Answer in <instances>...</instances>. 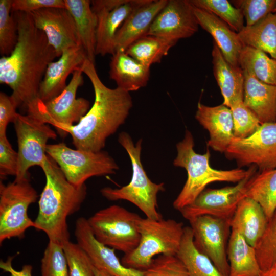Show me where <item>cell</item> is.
<instances>
[{"label": "cell", "mask_w": 276, "mask_h": 276, "mask_svg": "<svg viewBox=\"0 0 276 276\" xmlns=\"http://www.w3.org/2000/svg\"><path fill=\"white\" fill-rule=\"evenodd\" d=\"M17 28L12 52L0 59V83L9 86L11 95L26 108L38 99L40 83L50 63L57 57L45 34L35 26L30 13L13 12Z\"/></svg>", "instance_id": "1"}, {"label": "cell", "mask_w": 276, "mask_h": 276, "mask_svg": "<svg viewBox=\"0 0 276 276\" xmlns=\"http://www.w3.org/2000/svg\"><path fill=\"white\" fill-rule=\"evenodd\" d=\"M81 68L92 84L94 104L78 123L57 130L70 134L76 149L99 152L105 147L107 139L125 123L132 100L129 92L118 87H107L100 79L95 64L88 59Z\"/></svg>", "instance_id": "2"}, {"label": "cell", "mask_w": 276, "mask_h": 276, "mask_svg": "<svg viewBox=\"0 0 276 276\" xmlns=\"http://www.w3.org/2000/svg\"><path fill=\"white\" fill-rule=\"evenodd\" d=\"M41 168L45 184L39 197L35 228L44 232L49 241L62 245L70 240L67 217L79 210L87 188L85 184L76 186L70 183L48 155Z\"/></svg>", "instance_id": "3"}, {"label": "cell", "mask_w": 276, "mask_h": 276, "mask_svg": "<svg viewBox=\"0 0 276 276\" xmlns=\"http://www.w3.org/2000/svg\"><path fill=\"white\" fill-rule=\"evenodd\" d=\"M194 146L193 135L186 130L183 139L176 145L177 154L173 162L175 166L183 168L187 172V180L173 203L178 211L192 203L209 184L216 181L238 182L251 170V166L247 170L215 169L210 165L209 150L201 154L194 151Z\"/></svg>", "instance_id": "4"}, {"label": "cell", "mask_w": 276, "mask_h": 276, "mask_svg": "<svg viewBox=\"0 0 276 276\" xmlns=\"http://www.w3.org/2000/svg\"><path fill=\"white\" fill-rule=\"evenodd\" d=\"M118 142L127 152L131 160L132 174L128 184L120 188H103L102 195L110 201L124 200L136 206L146 217L159 220L163 216L157 210V195L165 191L164 183H156L148 177L141 160L142 139L135 144L126 132H121Z\"/></svg>", "instance_id": "5"}, {"label": "cell", "mask_w": 276, "mask_h": 276, "mask_svg": "<svg viewBox=\"0 0 276 276\" xmlns=\"http://www.w3.org/2000/svg\"><path fill=\"white\" fill-rule=\"evenodd\" d=\"M182 222L173 219H140V240L137 247L125 254L121 262L128 268L146 270L156 255H176L184 232Z\"/></svg>", "instance_id": "6"}, {"label": "cell", "mask_w": 276, "mask_h": 276, "mask_svg": "<svg viewBox=\"0 0 276 276\" xmlns=\"http://www.w3.org/2000/svg\"><path fill=\"white\" fill-rule=\"evenodd\" d=\"M141 217L124 208L112 205L102 209L88 219L93 233L100 242L127 254L138 245Z\"/></svg>", "instance_id": "7"}, {"label": "cell", "mask_w": 276, "mask_h": 276, "mask_svg": "<svg viewBox=\"0 0 276 276\" xmlns=\"http://www.w3.org/2000/svg\"><path fill=\"white\" fill-rule=\"evenodd\" d=\"M38 197L29 177L5 185L0 183V244L13 238H22L27 229L35 227L29 217V206Z\"/></svg>", "instance_id": "8"}, {"label": "cell", "mask_w": 276, "mask_h": 276, "mask_svg": "<svg viewBox=\"0 0 276 276\" xmlns=\"http://www.w3.org/2000/svg\"><path fill=\"white\" fill-rule=\"evenodd\" d=\"M47 154L58 165L67 180L76 186L85 185L93 176L115 174L119 166L104 151L92 152L73 149L65 143L48 144Z\"/></svg>", "instance_id": "9"}, {"label": "cell", "mask_w": 276, "mask_h": 276, "mask_svg": "<svg viewBox=\"0 0 276 276\" xmlns=\"http://www.w3.org/2000/svg\"><path fill=\"white\" fill-rule=\"evenodd\" d=\"M81 67L76 70L62 92L45 102L38 99L27 108L28 114L54 126L57 130L79 122L90 109V102L83 98H76L79 87L83 84Z\"/></svg>", "instance_id": "10"}, {"label": "cell", "mask_w": 276, "mask_h": 276, "mask_svg": "<svg viewBox=\"0 0 276 276\" xmlns=\"http://www.w3.org/2000/svg\"><path fill=\"white\" fill-rule=\"evenodd\" d=\"M13 123L18 144V164L15 179L29 177L28 170L33 166L41 167L47 156L49 140L57 134L49 124L30 116L17 113Z\"/></svg>", "instance_id": "11"}, {"label": "cell", "mask_w": 276, "mask_h": 276, "mask_svg": "<svg viewBox=\"0 0 276 276\" xmlns=\"http://www.w3.org/2000/svg\"><path fill=\"white\" fill-rule=\"evenodd\" d=\"M224 154L239 168L255 166L259 172L275 169L276 122L262 124L247 137H234Z\"/></svg>", "instance_id": "12"}, {"label": "cell", "mask_w": 276, "mask_h": 276, "mask_svg": "<svg viewBox=\"0 0 276 276\" xmlns=\"http://www.w3.org/2000/svg\"><path fill=\"white\" fill-rule=\"evenodd\" d=\"M257 170L255 166H251L248 175L235 186L204 190L192 203L179 212L189 221L203 215L232 218L238 204L246 197L248 185Z\"/></svg>", "instance_id": "13"}, {"label": "cell", "mask_w": 276, "mask_h": 276, "mask_svg": "<svg viewBox=\"0 0 276 276\" xmlns=\"http://www.w3.org/2000/svg\"><path fill=\"white\" fill-rule=\"evenodd\" d=\"M231 219L203 215L189 221L195 246L212 261L224 276L229 274L227 248L231 233Z\"/></svg>", "instance_id": "14"}, {"label": "cell", "mask_w": 276, "mask_h": 276, "mask_svg": "<svg viewBox=\"0 0 276 276\" xmlns=\"http://www.w3.org/2000/svg\"><path fill=\"white\" fill-rule=\"evenodd\" d=\"M190 1L169 0L152 23L147 35L177 42L196 33L199 24Z\"/></svg>", "instance_id": "15"}, {"label": "cell", "mask_w": 276, "mask_h": 276, "mask_svg": "<svg viewBox=\"0 0 276 276\" xmlns=\"http://www.w3.org/2000/svg\"><path fill=\"white\" fill-rule=\"evenodd\" d=\"M59 57L67 48L81 45L74 19L66 8H43L30 13Z\"/></svg>", "instance_id": "16"}, {"label": "cell", "mask_w": 276, "mask_h": 276, "mask_svg": "<svg viewBox=\"0 0 276 276\" xmlns=\"http://www.w3.org/2000/svg\"><path fill=\"white\" fill-rule=\"evenodd\" d=\"M74 235L77 243L87 255L95 267L113 276H143V271L124 266L114 249L97 240L85 218L81 217L76 220Z\"/></svg>", "instance_id": "17"}, {"label": "cell", "mask_w": 276, "mask_h": 276, "mask_svg": "<svg viewBox=\"0 0 276 276\" xmlns=\"http://www.w3.org/2000/svg\"><path fill=\"white\" fill-rule=\"evenodd\" d=\"M87 59L82 45L64 50L58 60L48 65L39 86V99L45 103L60 94L67 86L68 75L81 67Z\"/></svg>", "instance_id": "18"}, {"label": "cell", "mask_w": 276, "mask_h": 276, "mask_svg": "<svg viewBox=\"0 0 276 276\" xmlns=\"http://www.w3.org/2000/svg\"><path fill=\"white\" fill-rule=\"evenodd\" d=\"M195 117L209 133L208 146L224 153L234 137L231 109L223 104L211 107L199 102Z\"/></svg>", "instance_id": "19"}, {"label": "cell", "mask_w": 276, "mask_h": 276, "mask_svg": "<svg viewBox=\"0 0 276 276\" xmlns=\"http://www.w3.org/2000/svg\"><path fill=\"white\" fill-rule=\"evenodd\" d=\"M149 0H127L122 5L109 10H101L95 14L98 24L96 30V55H113L117 31L130 14Z\"/></svg>", "instance_id": "20"}, {"label": "cell", "mask_w": 276, "mask_h": 276, "mask_svg": "<svg viewBox=\"0 0 276 276\" xmlns=\"http://www.w3.org/2000/svg\"><path fill=\"white\" fill-rule=\"evenodd\" d=\"M194 10L199 25L212 35L225 60L240 67L239 58L244 45L238 33L213 13L195 7Z\"/></svg>", "instance_id": "21"}, {"label": "cell", "mask_w": 276, "mask_h": 276, "mask_svg": "<svg viewBox=\"0 0 276 276\" xmlns=\"http://www.w3.org/2000/svg\"><path fill=\"white\" fill-rule=\"evenodd\" d=\"M168 0H149L133 11L117 32L115 51H125L135 41L147 35L154 19Z\"/></svg>", "instance_id": "22"}, {"label": "cell", "mask_w": 276, "mask_h": 276, "mask_svg": "<svg viewBox=\"0 0 276 276\" xmlns=\"http://www.w3.org/2000/svg\"><path fill=\"white\" fill-rule=\"evenodd\" d=\"M243 73L244 104L261 124L275 122L276 86L264 83L245 71Z\"/></svg>", "instance_id": "23"}, {"label": "cell", "mask_w": 276, "mask_h": 276, "mask_svg": "<svg viewBox=\"0 0 276 276\" xmlns=\"http://www.w3.org/2000/svg\"><path fill=\"white\" fill-rule=\"evenodd\" d=\"M268 220L261 205L245 197L238 204L231 219V229L239 232L247 242L256 247L263 236Z\"/></svg>", "instance_id": "24"}, {"label": "cell", "mask_w": 276, "mask_h": 276, "mask_svg": "<svg viewBox=\"0 0 276 276\" xmlns=\"http://www.w3.org/2000/svg\"><path fill=\"white\" fill-rule=\"evenodd\" d=\"M109 76L117 87L127 91H135L146 86L150 67L139 62L125 51H118L112 55Z\"/></svg>", "instance_id": "25"}, {"label": "cell", "mask_w": 276, "mask_h": 276, "mask_svg": "<svg viewBox=\"0 0 276 276\" xmlns=\"http://www.w3.org/2000/svg\"><path fill=\"white\" fill-rule=\"evenodd\" d=\"M212 57L213 74L223 98L222 104L229 108L234 102L243 100V71L225 60L214 41Z\"/></svg>", "instance_id": "26"}, {"label": "cell", "mask_w": 276, "mask_h": 276, "mask_svg": "<svg viewBox=\"0 0 276 276\" xmlns=\"http://www.w3.org/2000/svg\"><path fill=\"white\" fill-rule=\"evenodd\" d=\"M65 8L72 14L81 44L88 60L95 64L98 19L88 0H64Z\"/></svg>", "instance_id": "27"}, {"label": "cell", "mask_w": 276, "mask_h": 276, "mask_svg": "<svg viewBox=\"0 0 276 276\" xmlns=\"http://www.w3.org/2000/svg\"><path fill=\"white\" fill-rule=\"evenodd\" d=\"M229 276H260L255 248L237 231L231 229L227 248Z\"/></svg>", "instance_id": "28"}, {"label": "cell", "mask_w": 276, "mask_h": 276, "mask_svg": "<svg viewBox=\"0 0 276 276\" xmlns=\"http://www.w3.org/2000/svg\"><path fill=\"white\" fill-rule=\"evenodd\" d=\"M176 256L185 266L189 276H224L212 261L196 248L190 226L184 228Z\"/></svg>", "instance_id": "29"}, {"label": "cell", "mask_w": 276, "mask_h": 276, "mask_svg": "<svg viewBox=\"0 0 276 276\" xmlns=\"http://www.w3.org/2000/svg\"><path fill=\"white\" fill-rule=\"evenodd\" d=\"M244 45L259 49L276 59V13H270L254 26L238 33Z\"/></svg>", "instance_id": "30"}, {"label": "cell", "mask_w": 276, "mask_h": 276, "mask_svg": "<svg viewBox=\"0 0 276 276\" xmlns=\"http://www.w3.org/2000/svg\"><path fill=\"white\" fill-rule=\"evenodd\" d=\"M246 197L261 205L269 220L276 211V168L256 173L249 182Z\"/></svg>", "instance_id": "31"}, {"label": "cell", "mask_w": 276, "mask_h": 276, "mask_svg": "<svg viewBox=\"0 0 276 276\" xmlns=\"http://www.w3.org/2000/svg\"><path fill=\"white\" fill-rule=\"evenodd\" d=\"M239 64L243 71L260 81L276 86V59L270 58L263 51L244 45L240 53Z\"/></svg>", "instance_id": "32"}, {"label": "cell", "mask_w": 276, "mask_h": 276, "mask_svg": "<svg viewBox=\"0 0 276 276\" xmlns=\"http://www.w3.org/2000/svg\"><path fill=\"white\" fill-rule=\"evenodd\" d=\"M176 41L147 35L130 45L125 52L141 63L150 66L160 63Z\"/></svg>", "instance_id": "33"}, {"label": "cell", "mask_w": 276, "mask_h": 276, "mask_svg": "<svg viewBox=\"0 0 276 276\" xmlns=\"http://www.w3.org/2000/svg\"><path fill=\"white\" fill-rule=\"evenodd\" d=\"M195 7L208 11L225 22L233 31L239 33L245 27L240 10L227 0H191Z\"/></svg>", "instance_id": "34"}, {"label": "cell", "mask_w": 276, "mask_h": 276, "mask_svg": "<svg viewBox=\"0 0 276 276\" xmlns=\"http://www.w3.org/2000/svg\"><path fill=\"white\" fill-rule=\"evenodd\" d=\"M12 1H0V53L2 56H9L17 41L16 22L12 14H10Z\"/></svg>", "instance_id": "35"}, {"label": "cell", "mask_w": 276, "mask_h": 276, "mask_svg": "<svg viewBox=\"0 0 276 276\" xmlns=\"http://www.w3.org/2000/svg\"><path fill=\"white\" fill-rule=\"evenodd\" d=\"M41 262L42 276H69L67 259L60 244L49 241Z\"/></svg>", "instance_id": "36"}, {"label": "cell", "mask_w": 276, "mask_h": 276, "mask_svg": "<svg viewBox=\"0 0 276 276\" xmlns=\"http://www.w3.org/2000/svg\"><path fill=\"white\" fill-rule=\"evenodd\" d=\"M229 108L233 116L234 137H247L262 124L255 114L245 105L243 100L234 102Z\"/></svg>", "instance_id": "37"}, {"label": "cell", "mask_w": 276, "mask_h": 276, "mask_svg": "<svg viewBox=\"0 0 276 276\" xmlns=\"http://www.w3.org/2000/svg\"><path fill=\"white\" fill-rule=\"evenodd\" d=\"M255 249L262 271L268 269L276 262V211L268 220L264 234Z\"/></svg>", "instance_id": "38"}, {"label": "cell", "mask_w": 276, "mask_h": 276, "mask_svg": "<svg viewBox=\"0 0 276 276\" xmlns=\"http://www.w3.org/2000/svg\"><path fill=\"white\" fill-rule=\"evenodd\" d=\"M67 261L69 276H95L91 260L76 243L70 240L62 244Z\"/></svg>", "instance_id": "39"}, {"label": "cell", "mask_w": 276, "mask_h": 276, "mask_svg": "<svg viewBox=\"0 0 276 276\" xmlns=\"http://www.w3.org/2000/svg\"><path fill=\"white\" fill-rule=\"evenodd\" d=\"M231 3L240 10L247 27L255 25L276 8V0H233Z\"/></svg>", "instance_id": "40"}, {"label": "cell", "mask_w": 276, "mask_h": 276, "mask_svg": "<svg viewBox=\"0 0 276 276\" xmlns=\"http://www.w3.org/2000/svg\"><path fill=\"white\" fill-rule=\"evenodd\" d=\"M143 276H189L188 271L176 255H160L143 271Z\"/></svg>", "instance_id": "41"}, {"label": "cell", "mask_w": 276, "mask_h": 276, "mask_svg": "<svg viewBox=\"0 0 276 276\" xmlns=\"http://www.w3.org/2000/svg\"><path fill=\"white\" fill-rule=\"evenodd\" d=\"M18 164V155L10 143L7 134L0 135V177L1 179L8 176H16Z\"/></svg>", "instance_id": "42"}, {"label": "cell", "mask_w": 276, "mask_h": 276, "mask_svg": "<svg viewBox=\"0 0 276 276\" xmlns=\"http://www.w3.org/2000/svg\"><path fill=\"white\" fill-rule=\"evenodd\" d=\"M19 106L12 96L0 93V135L6 134L7 128L10 122H13L17 114L16 108Z\"/></svg>", "instance_id": "43"}, {"label": "cell", "mask_w": 276, "mask_h": 276, "mask_svg": "<svg viewBox=\"0 0 276 276\" xmlns=\"http://www.w3.org/2000/svg\"><path fill=\"white\" fill-rule=\"evenodd\" d=\"M47 8H65L64 0H13V12H32Z\"/></svg>", "instance_id": "44"}, {"label": "cell", "mask_w": 276, "mask_h": 276, "mask_svg": "<svg viewBox=\"0 0 276 276\" xmlns=\"http://www.w3.org/2000/svg\"><path fill=\"white\" fill-rule=\"evenodd\" d=\"M13 258V257H9L6 261L1 260V269L9 273L10 276H32L33 267L31 265H24L21 270H16L13 267L12 264Z\"/></svg>", "instance_id": "45"}, {"label": "cell", "mask_w": 276, "mask_h": 276, "mask_svg": "<svg viewBox=\"0 0 276 276\" xmlns=\"http://www.w3.org/2000/svg\"><path fill=\"white\" fill-rule=\"evenodd\" d=\"M127 0H95L91 1L93 11L96 13L101 10H112L124 4Z\"/></svg>", "instance_id": "46"}, {"label": "cell", "mask_w": 276, "mask_h": 276, "mask_svg": "<svg viewBox=\"0 0 276 276\" xmlns=\"http://www.w3.org/2000/svg\"><path fill=\"white\" fill-rule=\"evenodd\" d=\"M260 276H276V262L268 269L262 271Z\"/></svg>", "instance_id": "47"}, {"label": "cell", "mask_w": 276, "mask_h": 276, "mask_svg": "<svg viewBox=\"0 0 276 276\" xmlns=\"http://www.w3.org/2000/svg\"><path fill=\"white\" fill-rule=\"evenodd\" d=\"M94 272L95 276H113L104 270L95 267V266Z\"/></svg>", "instance_id": "48"}, {"label": "cell", "mask_w": 276, "mask_h": 276, "mask_svg": "<svg viewBox=\"0 0 276 276\" xmlns=\"http://www.w3.org/2000/svg\"><path fill=\"white\" fill-rule=\"evenodd\" d=\"M272 13H276V8H275V9L273 10V11Z\"/></svg>", "instance_id": "49"}]
</instances>
